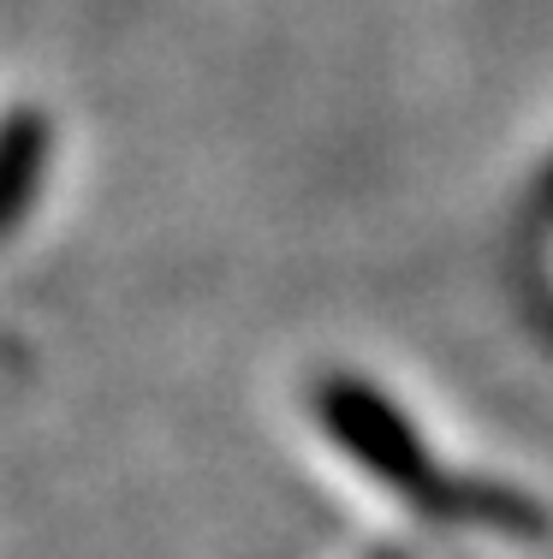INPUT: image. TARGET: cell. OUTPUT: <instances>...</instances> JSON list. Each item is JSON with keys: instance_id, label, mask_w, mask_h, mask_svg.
Instances as JSON below:
<instances>
[{"instance_id": "1", "label": "cell", "mask_w": 553, "mask_h": 559, "mask_svg": "<svg viewBox=\"0 0 553 559\" xmlns=\"http://www.w3.org/2000/svg\"><path fill=\"white\" fill-rule=\"evenodd\" d=\"M315 411H322L327 435H334L375 483H387L393 495H405L417 512H429L434 524H470V530H500V536H542L548 530V512L536 500H524L518 488L470 483V476L441 471V464L429 459L423 435H417L375 388H363V381H351V376L322 381Z\"/></svg>"}, {"instance_id": "2", "label": "cell", "mask_w": 553, "mask_h": 559, "mask_svg": "<svg viewBox=\"0 0 553 559\" xmlns=\"http://www.w3.org/2000/svg\"><path fill=\"white\" fill-rule=\"evenodd\" d=\"M43 155H48V126L36 114L12 119L0 131V233L12 226V215H24L36 191V173H43Z\"/></svg>"}, {"instance_id": "3", "label": "cell", "mask_w": 553, "mask_h": 559, "mask_svg": "<svg viewBox=\"0 0 553 559\" xmlns=\"http://www.w3.org/2000/svg\"><path fill=\"white\" fill-rule=\"evenodd\" d=\"M375 559H405V554H375Z\"/></svg>"}]
</instances>
